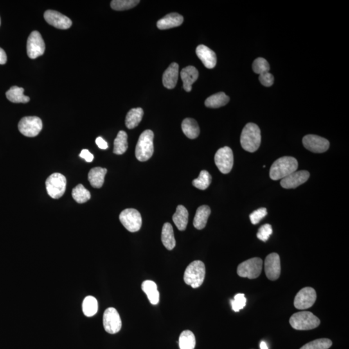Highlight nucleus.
Returning <instances> with one entry per match:
<instances>
[{
    "mask_svg": "<svg viewBox=\"0 0 349 349\" xmlns=\"http://www.w3.org/2000/svg\"><path fill=\"white\" fill-rule=\"evenodd\" d=\"M298 167V161L294 157H281L272 164L270 170V177L274 181L284 179L288 175L296 172Z\"/></svg>",
    "mask_w": 349,
    "mask_h": 349,
    "instance_id": "f257e3e1",
    "label": "nucleus"
},
{
    "mask_svg": "<svg viewBox=\"0 0 349 349\" xmlns=\"http://www.w3.org/2000/svg\"><path fill=\"white\" fill-rule=\"evenodd\" d=\"M261 142L260 128L256 124H247L241 135V145L243 149L249 152H255L260 148Z\"/></svg>",
    "mask_w": 349,
    "mask_h": 349,
    "instance_id": "f03ea898",
    "label": "nucleus"
},
{
    "mask_svg": "<svg viewBox=\"0 0 349 349\" xmlns=\"http://www.w3.org/2000/svg\"><path fill=\"white\" fill-rule=\"evenodd\" d=\"M154 134L148 130L142 133L135 148V156L139 161L145 162L152 157L154 152Z\"/></svg>",
    "mask_w": 349,
    "mask_h": 349,
    "instance_id": "7ed1b4c3",
    "label": "nucleus"
},
{
    "mask_svg": "<svg viewBox=\"0 0 349 349\" xmlns=\"http://www.w3.org/2000/svg\"><path fill=\"white\" fill-rule=\"evenodd\" d=\"M206 274V268L203 262L195 261L186 268L184 274V281L186 284L197 289L204 282Z\"/></svg>",
    "mask_w": 349,
    "mask_h": 349,
    "instance_id": "20e7f679",
    "label": "nucleus"
},
{
    "mask_svg": "<svg viewBox=\"0 0 349 349\" xmlns=\"http://www.w3.org/2000/svg\"><path fill=\"white\" fill-rule=\"evenodd\" d=\"M292 327L298 330L314 329L320 325L318 317L308 311L295 313L289 319Z\"/></svg>",
    "mask_w": 349,
    "mask_h": 349,
    "instance_id": "39448f33",
    "label": "nucleus"
},
{
    "mask_svg": "<svg viewBox=\"0 0 349 349\" xmlns=\"http://www.w3.org/2000/svg\"><path fill=\"white\" fill-rule=\"evenodd\" d=\"M66 184V178L64 175L59 173H53L46 180L47 193L53 199H59L64 194Z\"/></svg>",
    "mask_w": 349,
    "mask_h": 349,
    "instance_id": "423d86ee",
    "label": "nucleus"
},
{
    "mask_svg": "<svg viewBox=\"0 0 349 349\" xmlns=\"http://www.w3.org/2000/svg\"><path fill=\"white\" fill-rule=\"evenodd\" d=\"M263 263V260L260 258L250 259L238 266V274L242 278H258L262 271Z\"/></svg>",
    "mask_w": 349,
    "mask_h": 349,
    "instance_id": "0eeeda50",
    "label": "nucleus"
},
{
    "mask_svg": "<svg viewBox=\"0 0 349 349\" xmlns=\"http://www.w3.org/2000/svg\"><path fill=\"white\" fill-rule=\"evenodd\" d=\"M121 223L130 232H136L142 226V217L138 210L134 208L126 209L119 215Z\"/></svg>",
    "mask_w": 349,
    "mask_h": 349,
    "instance_id": "6e6552de",
    "label": "nucleus"
},
{
    "mask_svg": "<svg viewBox=\"0 0 349 349\" xmlns=\"http://www.w3.org/2000/svg\"><path fill=\"white\" fill-rule=\"evenodd\" d=\"M43 128L42 121L38 117H26L19 124V130L22 135L28 137L37 136Z\"/></svg>",
    "mask_w": 349,
    "mask_h": 349,
    "instance_id": "1a4fd4ad",
    "label": "nucleus"
},
{
    "mask_svg": "<svg viewBox=\"0 0 349 349\" xmlns=\"http://www.w3.org/2000/svg\"><path fill=\"white\" fill-rule=\"evenodd\" d=\"M215 163L220 172L223 174L230 172L234 166V154L231 148L228 146L220 148L216 152Z\"/></svg>",
    "mask_w": 349,
    "mask_h": 349,
    "instance_id": "9d476101",
    "label": "nucleus"
},
{
    "mask_svg": "<svg viewBox=\"0 0 349 349\" xmlns=\"http://www.w3.org/2000/svg\"><path fill=\"white\" fill-rule=\"evenodd\" d=\"M46 46L42 35L38 31H33L27 43L28 55L31 59H35L44 55Z\"/></svg>",
    "mask_w": 349,
    "mask_h": 349,
    "instance_id": "9b49d317",
    "label": "nucleus"
},
{
    "mask_svg": "<svg viewBox=\"0 0 349 349\" xmlns=\"http://www.w3.org/2000/svg\"><path fill=\"white\" fill-rule=\"evenodd\" d=\"M103 325L104 329L109 334H114L122 328V321L119 312L115 308H108L103 313Z\"/></svg>",
    "mask_w": 349,
    "mask_h": 349,
    "instance_id": "f8f14e48",
    "label": "nucleus"
},
{
    "mask_svg": "<svg viewBox=\"0 0 349 349\" xmlns=\"http://www.w3.org/2000/svg\"><path fill=\"white\" fill-rule=\"evenodd\" d=\"M316 298V290L310 287L303 288L295 297L294 307L299 310L307 309L312 307Z\"/></svg>",
    "mask_w": 349,
    "mask_h": 349,
    "instance_id": "ddd939ff",
    "label": "nucleus"
},
{
    "mask_svg": "<svg viewBox=\"0 0 349 349\" xmlns=\"http://www.w3.org/2000/svg\"><path fill=\"white\" fill-rule=\"evenodd\" d=\"M303 144L306 149L316 154L325 152L330 146L328 140L314 135H308L304 137Z\"/></svg>",
    "mask_w": 349,
    "mask_h": 349,
    "instance_id": "4468645a",
    "label": "nucleus"
},
{
    "mask_svg": "<svg viewBox=\"0 0 349 349\" xmlns=\"http://www.w3.org/2000/svg\"><path fill=\"white\" fill-rule=\"evenodd\" d=\"M265 271L267 278L276 281L281 274L280 258L277 253H272L267 256L265 261Z\"/></svg>",
    "mask_w": 349,
    "mask_h": 349,
    "instance_id": "2eb2a0df",
    "label": "nucleus"
},
{
    "mask_svg": "<svg viewBox=\"0 0 349 349\" xmlns=\"http://www.w3.org/2000/svg\"><path fill=\"white\" fill-rule=\"evenodd\" d=\"M44 19L51 26L60 29H67L72 26L71 20L56 11L48 10L44 13Z\"/></svg>",
    "mask_w": 349,
    "mask_h": 349,
    "instance_id": "dca6fc26",
    "label": "nucleus"
},
{
    "mask_svg": "<svg viewBox=\"0 0 349 349\" xmlns=\"http://www.w3.org/2000/svg\"><path fill=\"white\" fill-rule=\"evenodd\" d=\"M309 177L310 173L307 171L295 172L281 179V185L285 189L296 188L307 182Z\"/></svg>",
    "mask_w": 349,
    "mask_h": 349,
    "instance_id": "f3484780",
    "label": "nucleus"
},
{
    "mask_svg": "<svg viewBox=\"0 0 349 349\" xmlns=\"http://www.w3.org/2000/svg\"><path fill=\"white\" fill-rule=\"evenodd\" d=\"M196 54L206 68H214L217 64V56L214 51L204 45H200L196 49Z\"/></svg>",
    "mask_w": 349,
    "mask_h": 349,
    "instance_id": "a211bd4d",
    "label": "nucleus"
},
{
    "mask_svg": "<svg viewBox=\"0 0 349 349\" xmlns=\"http://www.w3.org/2000/svg\"><path fill=\"white\" fill-rule=\"evenodd\" d=\"M179 67L177 63H172L164 71L163 76V83L166 88L172 89L176 86L179 78Z\"/></svg>",
    "mask_w": 349,
    "mask_h": 349,
    "instance_id": "6ab92c4d",
    "label": "nucleus"
},
{
    "mask_svg": "<svg viewBox=\"0 0 349 349\" xmlns=\"http://www.w3.org/2000/svg\"><path fill=\"white\" fill-rule=\"evenodd\" d=\"M184 18L176 13H170L157 22V28L161 30L177 28L183 23Z\"/></svg>",
    "mask_w": 349,
    "mask_h": 349,
    "instance_id": "aec40b11",
    "label": "nucleus"
},
{
    "mask_svg": "<svg viewBox=\"0 0 349 349\" xmlns=\"http://www.w3.org/2000/svg\"><path fill=\"white\" fill-rule=\"evenodd\" d=\"M181 77L183 82L184 89L187 92H190L192 89V84L199 77V72L195 67L190 65L182 69Z\"/></svg>",
    "mask_w": 349,
    "mask_h": 349,
    "instance_id": "412c9836",
    "label": "nucleus"
},
{
    "mask_svg": "<svg viewBox=\"0 0 349 349\" xmlns=\"http://www.w3.org/2000/svg\"><path fill=\"white\" fill-rule=\"evenodd\" d=\"M210 213V208L206 205H203L198 208L193 219V226L195 228L197 229H203L206 226Z\"/></svg>",
    "mask_w": 349,
    "mask_h": 349,
    "instance_id": "4be33fe9",
    "label": "nucleus"
},
{
    "mask_svg": "<svg viewBox=\"0 0 349 349\" xmlns=\"http://www.w3.org/2000/svg\"><path fill=\"white\" fill-rule=\"evenodd\" d=\"M107 173L105 168L96 167L89 171L88 180L91 185L95 188H100L104 182V178Z\"/></svg>",
    "mask_w": 349,
    "mask_h": 349,
    "instance_id": "5701e85b",
    "label": "nucleus"
},
{
    "mask_svg": "<svg viewBox=\"0 0 349 349\" xmlns=\"http://www.w3.org/2000/svg\"><path fill=\"white\" fill-rule=\"evenodd\" d=\"M182 130L188 138L195 139L200 134L199 126L194 119L187 118L182 123Z\"/></svg>",
    "mask_w": 349,
    "mask_h": 349,
    "instance_id": "b1692460",
    "label": "nucleus"
},
{
    "mask_svg": "<svg viewBox=\"0 0 349 349\" xmlns=\"http://www.w3.org/2000/svg\"><path fill=\"white\" fill-rule=\"evenodd\" d=\"M161 240L164 246L168 251H172L176 245L173 227L169 222L164 224L162 230Z\"/></svg>",
    "mask_w": 349,
    "mask_h": 349,
    "instance_id": "393cba45",
    "label": "nucleus"
},
{
    "mask_svg": "<svg viewBox=\"0 0 349 349\" xmlns=\"http://www.w3.org/2000/svg\"><path fill=\"white\" fill-rule=\"evenodd\" d=\"M188 211L182 205L177 207L176 212L173 215V220L180 231L185 230L188 222Z\"/></svg>",
    "mask_w": 349,
    "mask_h": 349,
    "instance_id": "a878e982",
    "label": "nucleus"
},
{
    "mask_svg": "<svg viewBox=\"0 0 349 349\" xmlns=\"http://www.w3.org/2000/svg\"><path fill=\"white\" fill-rule=\"evenodd\" d=\"M142 289L147 295L148 298L152 305L159 303L160 295L156 283L150 280L144 281L142 284Z\"/></svg>",
    "mask_w": 349,
    "mask_h": 349,
    "instance_id": "bb28decb",
    "label": "nucleus"
},
{
    "mask_svg": "<svg viewBox=\"0 0 349 349\" xmlns=\"http://www.w3.org/2000/svg\"><path fill=\"white\" fill-rule=\"evenodd\" d=\"M144 115L141 107L134 108L128 112L126 117V126L128 129H134L141 123Z\"/></svg>",
    "mask_w": 349,
    "mask_h": 349,
    "instance_id": "cd10ccee",
    "label": "nucleus"
},
{
    "mask_svg": "<svg viewBox=\"0 0 349 349\" xmlns=\"http://www.w3.org/2000/svg\"><path fill=\"white\" fill-rule=\"evenodd\" d=\"M24 89L18 86L11 87L6 93V97L11 102L28 103L30 100L29 96L24 94Z\"/></svg>",
    "mask_w": 349,
    "mask_h": 349,
    "instance_id": "c85d7f7f",
    "label": "nucleus"
},
{
    "mask_svg": "<svg viewBox=\"0 0 349 349\" xmlns=\"http://www.w3.org/2000/svg\"><path fill=\"white\" fill-rule=\"evenodd\" d=\"M229 98L223 92L213 94L205 100V105L209 108H219L226 105Z\"/></svg>",
    "mask_w": 349,
    "mask_h": 349,
    "instance_id": "c756f323",
    "label": "nucleus"
},
{
    "mask_svg": "<svg viewBox=\"0 0 349 349\" xmlns=\"http://www.w3.org/2000/svg\"><path fill=\"white\" fill-rule=\"evenodd\" d=\"M128 148V135L124 131H120L114 141L113 153L117 155H123Z\"/></svg>",
    "mask_w": 349,
    "mask_h": 349,
    "instance_id": "7c9ffc66",
    "label": "nucleus"
},
{
    "mask_svg": "<svg viewBox=\"0 0 349 349\" xmlns=\"http://www.w3.org/2000/svg\"><path fill=\"white\" fill-rule=\"evenodd\" d=\"M180 349H194L196 344L195 335L190 330H184L179 339Z\"/></svg>",
    "mask_w": 349,
    "mask_h": 349,
    "instance_id": "2f4dec72",
    "label": "nucleus"
},
{
    "mask_svg": "<svg viewBox=\"0 0 349 349\" xmlns=\"http://www.w3.org/2000/svg\"><path fill=\"white\" fill-rule=\"evenodd\" d=\"M82 310L85 316L92 317L98 311V301L93 296H87L82 303Z\"/></svg>",
    "mask_w": 349,
    "mask_h": 349,
    "instance_id": "473e14b6",
    "label": "nucleus"
},
{
    "mask_svg": "<svg viewBox=\"0 0 349 349\" xmlns=\"http://www.w3.org/2000/svg\"><path fill=\"white\" fill-rule=\"evenodd\" d=\"M72 196L78 203H84L91 198V193L82 184H78L72 191Z\"/></svg>",
    "mask_w": 349,
    "mask_h": 349,
    "instance_id": "72a5a7b5",
    "label": "nucleus"
},
{
    "mask_svg": "<svg viewBox=\"0 0 349 349\" xmlns=\"http://www.w3.org/2000/svg\"><path fill=\"white\" fill-rule=\"evenodd\" d=\"M211 182V176L208 172L202 170L200 172L199 177L193 180L192 184L199 190H204L208 188Z\"/></svg>",
    "mask_w": 349,
    "mask_h": 349,
    "instance_id": "f704fd0d",
    "label": "nucleus"
},
{
    "mask_svg": "<svg viewBox=\"0 0 349 349\" xmlns=\"http://www.w3.org/2000/svg\"><path fill=\"white\" fill-rule=\"evenodd\" d=\"M139 3V0H113L111 2V7L114 11H126L135 8Z\"/></svg>",
    "mask_w": 349,
    "mask_h": 349,
    "instance_id": "c9c22d12",
    "label": "nucleus"
},
{
    "mask_svg": "<svg viewBox=\"0 0 349 349\" xmlns=\"http://www.w3.org/2000/svg\"><path fill=\"white\" fill-rule=\"evenodd\" d=\"M332 344V342L330 339L321 338L310 341L305 344L300 349H328Z\"/></svg>",
    "mask_w": 349,
    "mask_h": 349,
    "instance_id": "e433bc0d",
    "label": "nucleus"
},
{
    "mask_svg": "<svg viewBox=\"0 0 349 349\" xmlns=\"http://www.w3.org/2000/svg\"><path fill=\"white\" fill-rule=\"evenodd\" d=\"M254 73L261 75L270 71V65L267 61L263 58H257L252 65Z\"/></svg>",
    "mask_w": 349,
    "mask_h": 349,
    "instance_id": "4c0bfd02",
    "label": "nucleus"
},
{
    "mask_svg": "<svg viewBox=\"0 0 349 349\" xmlns=\"http://www.w3.org/2000/svg\"><path fill=\"white\" fill-rule=\"evenodd\" d=\"M231 307L234 311L237 312L246 306L247 299L244 294H238L234 297V300H231Z\"/></svg>",
    "mask_w": 349,
    "mask_h": 349,
    "instance_id": "58836bf2",
    "label": "nucleus"
},
{
    "mask_svg": "<svg viewBox=\"0 0 349 349\" xmlns=\"http://www.w3.org/2000/svg\"><path fill=\"white\" fill-rule=\"evenodd\" d=\"M272 232H273V230H272L271 225L265 224L261 226L260 228L258 229V232L257 234V237H258L259 240L262 241V242H266L269 240Z\"/></svg>",
    "mask_w": 349,
    "mask_h": 349,
    "instance_id": "ea45409f",
    "label": "nucleus"
},
{
    "mask_svg": "<svg viewBox=\"0 0 349 349\" xmlns=\"http://www.w3.org/2000/svg\"><path fill=\"white\" fill-rule=\"evenodd\" d=\"M267 215V209L265 208H261L257 209L250 215V219L253 224H258Z\"/></svg>",
    "mask_w": 349,
    "mask_h": 349,
    "instance_id": "a19ab883",
    "label": "nucleus"
},
{
    "mask_svg": "<svg viewBox=\"0 0 349 349\" xmlns=\"http://www.w3.org/2000/svg\"><path fill=\"white\" fill-rule=\"evenodd\" d=\"M259 80H260L261 84L264 85L265 87L272 86L274 82V76L272 75L271 73H270L269 72H267V73H264L260 75Z\"/></svg>",
    "mask_w": 349,
    "mask_h": 349,
    "instance_id": "79ce46f5",
    "label": "nucleus"
},
{
    "mask_svg": "<svg viewBox=\"0 0 349 349\" xmlns=\"http://www.w3.org/2000/svg\"><path fill=\"white\" fill-rule=\"evenodd\" d=\"M80 157L87 163H91L94 159L93 155L91 154L88 150H83L80 153Z\"/></svg>",
    "mask_w": 349,
    "mask_h": 349,
    "instance_id": "37998d69",
    "label": "nucleus"
},
{
    "mask_svg": "<svg viewBox=\"0 0 349 349\" xmlns=\"http://www.w3.org/2000/svg\"><path fill=\"white\" fill-rule=\"evenodd\" d=\"M96 145L98 146L99 148L102 150H106L108 148L107 143L105 140H103L102 137H99L96 139Z\"/></svg>",
    "mask_w": 349,
    "mask_h": 349,
    "instance_id": "c03bdc74",
    "label": "nucleus"
},
{
    "mask_svg": "<svg viewBox=\"0 0 349 349\" xmlns=\"http://www.w3.org/2000/svg\"><path fill=\"white\" fill-rule=\"evenodd\" d=\"M7 60H8V58H7L6 52L0 47V64H5L7 62Z\"/></svg>",
    "mask_w": 349,
    "mask_h": 349,
    "instance_id": "a18cd8bd",
    "label": "nucleus"
},
{
    "mask_svg": "<svg viewBox=\"0 0 349 349\" xmlns=\"http://www.w3.org/2000/svg\"><path fill=\"white\" fill-rule=\"evenodd\" d=\"M260 348L261 349H269L268 347L267 343L265 341H261L260 343Z\"/></svg>",
    "mask_w": 349,
    "mask_h": 349,
    "instance_id": "49530a36",
    "label": "nucleus"
},
{
    "mask_svg": "<svg viewBox=\"0 0 349 349\" xmlns=\"http://www.w3.org/2000/svg\"><path fill=\"white\" fill-rule=\"evenodd\" d=\"M0 24H1V20H0Z\"/></svg>",
    "mask_w": 349,
    "mask_h": 349,
    "instance_id": "de8ad7c7",
    "label": "nucleus"
}]
</instances>
